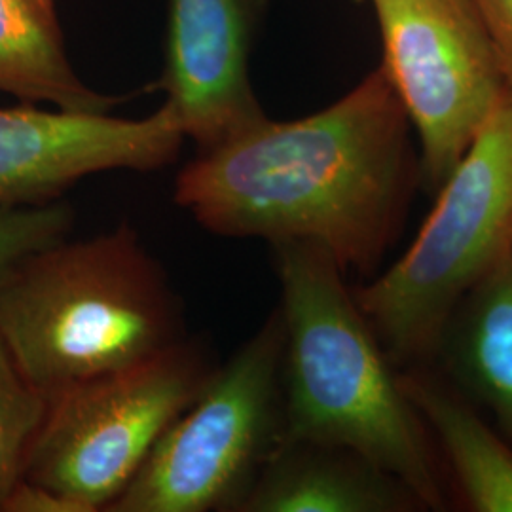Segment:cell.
<instances>
[{"mask_svg": "<svg viewBox=\"0 0 512 512\" xmlns=\"http://www.w3.org/2000/svg\"><path fill=\"white\" fill-rule=\"evenodd\" d=\"M382 67L310 116L266 118L184 167L175 203L222 238L304 241L372 274L399 238L420 162Z\"/></svg>", "mask_w": 512, "mask_h": 512, "instance_id": "1", "label": "cell"}, {"mask_svg": "<svg viewBox=\"0 0 512 512\" xmlns=\"http://www.w3.org/2000/svg\"><path fill=\"white\" fill-rule=\"evenodd\" d=\"M272 247L283 321L281 440L353 450L397 476L425 511H446L454 497L437 446L346 272L313 243Z\"/></svg>", "mask_w": 512, "mask_h": 512, "instance_id": "2", "label": "cell"}, {"mask_svg": "<svg viewBox=\"0 0 512 512\" xmlns=\"http://www.w3.org/2000/svg\"><path fill=\"white\" fill-rule=\"evenodd\" d=\"M183 334L179 298L129 226L61 239L0 283V336L48 399L147 361Z\"/></svg>", "mask_w": 512, "mask_h": 512, "instance_id": "3", "label": "cell"}, {"mask_svg": "<svg viewBox=\"0 0 512 512\" xmlns=\"http://www.w3.org/2000/svg\"><path fill=\"white\" fill-rule=\"evenodd\" d=\"M435 196L404 255L353 289L397 368L429 365L459 302L512 253L511 88Z\"/></svg>", "mask_w": 512, "mask_h": 512, "instance_id": "4", "label": "cell"}, {"mask_svg": "<svg viewBox=\"0 0 512 512\" xmlns=\"http://www.w3.org/2000/svg\"><path fill=\"white\" fill-rule=\"evenodd\" d=\"M283 321L266 323L169 425L109 512L239 511L283 435Z\"/></svg>", "mask_w": 512, "mask_h": 512, "instance_id": "5", "label": "cell"}, {"mask_svg": "<svg viewBox=\"0 0 512 512\" xmlns=\"http://www.w3.org/2000/svg\"><path fill=\"white\" fill-rule=\"evenodd\" d=\"M211 372L202 349L184 338L147 361L55 393L23 478L90 512L107 511Z\"/></svg>", "mask_w": 512, "mask_h": 512, "instance_id": "6", "label": "cell"}, {"mask_svg": "<svg viewBox=\"0 0 512 512\" xmlns=\"http://www.w3.org/2000/svg\"><path fill=\"white\" fill-rule=\"evenodd\" d=\"M384 71L418 139L435 194L509 88L473 0H372Z\"/></svg>", "mask_w": 512, "mask_h": 512, "instance_id": "7", "label": "cell"}, {"mask_svg": "<svg viewBox=\"0 0 512 512\" xmlns=\"http://www.w3.org/2000/svg\"><path fill=\"white\" fill-rule=\"evenodd\" d=\"M183 141L165 103L139 120L31 103L0 109V209L57 202L97 173L164 169Z\"/></svg>", "mask_w": 512, "mask_h": 512, "instance_id": "8", "label": "cell"}, {"mask_svg": "<svg viewBox=\"0 0 512 512\" xmlns=\"http://www.w3.org/2000/svg\"><path fill=\"white\" fill-rule=\"evenodd\" d=\"M266 8L268 0H169L156 88L198 152L268 118L251 84V55Z\"/></svg>", "mask_w": 512, "mask_h": 512, "instance_id": "9", "label": "cell"}, {"mask_svg": "<svg viewBox=\"0 0 512 512\" xmlns=\"http://www.w3.org/2000/svg\"><path fill=\"white\" fill-rule=\"evenodd\" d=\"M404 482L357 452L306 440H281L238 512H418Z\"/></svg>", "mask_w": 512, "mask_h": 512, "instance_id": "10", "label": "cell"}, {"mask_svg": "<svg viewBox=\"0 0 512 512\" xmlns=\"http://www.w3.org/2000/svg\"><path fill=\"white\" fill-rule=\"evenodd\" d=\"M401 384L437 446L454 505L512 512L511 440L435 366L401 368Z\"/></svg>", "mask_w": 512, "mask_h": 512, "instance_id": "11", "label": "cell"}, {"mask_svg": "<svg viewBox=\"0 0 512 512\" xmlns=\"http://www.w3.org/2000/svg\"><path fill=\"white\" fill-rule=\"evenodd\" d=\"M429 365L512 442V253L459 302Z\"/></svg>", "mask_w": 512, "mask_h": 512, "instance_id": "12", "label": "cell"}, {"mask_svg": "<svg viewBox=\"0 0 512 512\" xmlns=\"http://www.w3.org/2000/svg\"><path fill=\"white\" fill-rule=\"evenodd\" d=\"M0 93L88 114H107L120 103L74 71L55 0H0Z\"/></svg>", "mask_w": 512, "mask_h": 512, "instance_id": "13", "label": "cell"}, {"mask_svg": "<svg viewBox=\"0 0 512 512\" xmlns=\"http://www.w3.org/2000/svg\"><path fill=\"white\" fill-rule=\"evenodd\" d=\"M50 399L33 384L0 336V509L25 475Z\"/></svg>", "mask_w": 512, "mask_h": 512, "instance_id": "14", "label": "cell"}, {"mask_svg": "<svg viewBox=\"0 0 512 512\" xmlns=\"http://www.w3.org/2000/svg\"><path fill=\"white\" fill-rule=\"evenodd\" d=\"M73 209L61 200L0 209V283L40 249L69 238Z\"/></svg>", "mask_w": 512, "mask_h": 512, "instance_id": "15", "label": "cell"}, {"mask_svg": "<svg viewBox=\"0 0 512 512\" xmlns=\"http://www.w3.org/2000/svg\"><path fill=\"white\" fill-rule=\"evenodd\" d=\"M0 512H90L73 497L21 478L6 495Z\"/></svg>", "mask_w": 512, "mask_h": 512, "instance_id": "16", "label": "cell"}, {"mask_svg": "<svg viewBox=\"0 0 512 512\" xmlns=\"http://www.w3.org/2000/svg\"><path fill=\"white\" fill-rule=\"evenodd\" d=\"M512 90V0H473Z\"/></svg>", "mask_w": 512, "mask_h": 512, "instance_id": "17", "label": "cell"}]
</instances>
